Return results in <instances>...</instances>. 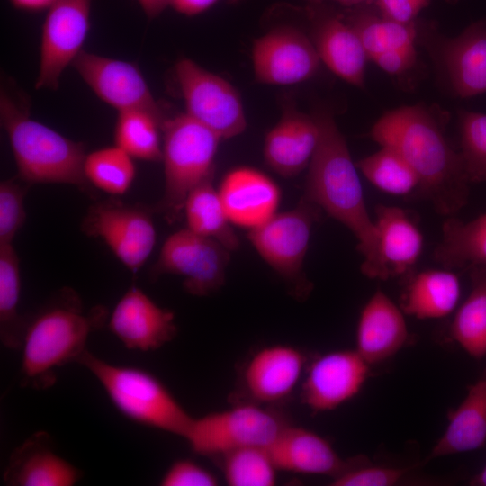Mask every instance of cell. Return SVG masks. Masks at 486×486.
<instances>
[{"instance_id":"cell-1","label":"cell","mask_w":486,"mask_h":486,"mask_svg":"<svg viewBox=\"0 0 486 486\" xmlns=\"http://www.w3.org/2000/svg\"><path fill=\"white\" fill-rule=\"evenodd\" d=\"M440 119L424 105L403 106L382 115L370 136L400 153L418 177L417 193L436 213L451 217L467 203L470 183L461 154L446 138Z\"/></svg>"},{"instance_id":"cell-2","label":"cell","mask_w":486,"mask_h":486,"mask_svg":"<svg viewBox=\"0 0 486 486\" xmlns=\"http://www.w3.org/2000/svg\"><path fill=\"white\" fill-rule=\"evenodd\" d=\"M312 116L319 128V143L308 166L303 197L354 234L364 256L361 272L370 278L378 236L365 205L357 166L333 115L321 109Z\"/></svg>"},{"instance_id":"cell-3","label":"cell","mask_w":486,"mask_h":486,"mask_svg":"<svg viewBox=\"0 0 486 486\" xmlns=\"http://www.w3.org/2000/svg\"><path fill=\"white\" fill-rule=\"evenodd\" d=\"M107 310H86L75 290H58L31 318L22 334L20 382L23 387L46 390L57 382V369L78 361L92 332L105 323Z\"/></svg>"},{"instance_id":"cell-4","label":"cell","mask_w":486,"mask_h":486,"mask_svg":"<svg viewBox=\"0 0 486 486\" xmlns=\"http://www.w3.org/2000/svg\"><path fill=\"white\" fill-rule=\"evenodd\" d=\"M0 112L21 180L30 184H70L91 197L96 196L84 173V143L31 118L28 111L4 91Z\"/></svg>"},{"instance_id":"cell-5","label":"cell","mask_w":486,"mask_h":486,"mask_svg":"<svg viewBox=\"0 0 486 486\" xmlns=\"http://www.w3.org/2000/svg\"><path fill=\"white\" fill-rule=\"evenodd\" d=\"M77 363L97 379L112 404L125 417L184 436L193 417L157 376L140 367L108 363L87 349Z\"/></svg>"},{"instance_id":"cell-6","label":"cell","mask_w":486,"mask_h":486,"mask_svg":"<svg viewBox=\"0 0 486 486\" xmlns=\"http://www.w3.org/2000/svg\"><path fill=\"white\" fill-rule=\"evenodd\" d=\"M221 139L212 130L180 113L162 123V162L165 188L154 212L168 224L183 215L188 194L202 182L214 177L215 158Z\"/></svg>"},{"instance_id":"cell-7","label":"cell","mask_w":486,"mask_h":486,"mask_svg":"<svg viewBox=\"0 0 486 486\" xmlns=\"http://www.w3.org/2000/svg\"><path fill=\"white\" fill-rule=\"evenodd\" d=\"M321 212L318 205L302 196L293 209L277 212L248 230V238L256 251L300 295L309 293L311 289L303 263L313 225L320 220Z\"/></svg>"},{"instance_id":"cell-8","label":"cell","mask_w":486,"mask_h":486,"mask_svg":"<svg viewBox=\"0 0 486 486\" xmlns=\"http://www.w3.org/2000/svg\"><path fill=\"white\" fill-rule=\"evenodd\" d=\"M286 424L274 412L242 404L193 418L183 438L204 456H220L250 446H267Z\"/></svg>"},{"instance_id":"cell-9","label":"cell","mask_w":486,"mask_h":486,"mask_svg":"<svg viewBox=\"0 0 486 486\" xmlns=\"http://www.w3.org/2000/svg\"><path fill=\"white\" fill-rule=\"evenodd\" d=\"M185 113L221 140L243 133L247 120L238 91L226 79L183 58L175 67Z\"/></svg>"},{"instance_id":"cell-10","label":"cell","mask_w":486,"mask_h":486,"mask_svg":"<svg viewBox=\"0 0 486 486\" xmlns=\"http://www.w3.org/2000/svg\"><path fill=\"white\" fill-rule=\"evenodd\" d=\"M80 228L87 237L102 239L134 274L145 264L156 244L157 233L151 212L114 198L94 202Z\"/></svg>"},{"instance_id":"cell-11","label":"cell","mask_w":486,"mask_h":486,"mask_svg":"<svg viewBox=\"0 0 486 486\" xmlns=\"http://www.w3.org/2000/svg\"><path fill=\"white\" fill-rule=\"evenodd\" d=\"M230 251L219 241L185 228L164 242L150 275L171 274L184 278V290L195 296L218 291L225 282Z\"/></svg>"},{"instance_id":"cell-12","label":"cell","mask_w":486,"mask_h":486,"mask_svg":"<svg viewBox=\"0 0 486 486\" xmlns=\"http://www.w3.org/2000/svg\"><path fill=\"white\" fill-rule=\"evenodd\" d=\"M92 0H56L41 33L36 89L56 90L66 68L80 53L90 28Z\"/></svg>"},{"instance_id":"cell-13","label":"cell","mask_w":486,"mask_h":486,"mask_svg":"<svg viewBox=\"0 0 486 486\" xmlns=\"http://www.w3.org/2000/svg\"><path fill=\"white\" fill-rule=\"evenodd\" d=\"M251 58L256 80L272 86L304 82L316 74L320 62L312 40L291 25L275 27L256 39Z\"/></svg>"},{"instance_id":"cell-14","label":"cell","mask_w":486,"mask_h":486,"mask_svg":"<svg viewBox=\"0 0 486 486\" xmlns=\"http://www.w3.org/2000/svg\"><path fill=\"white\" fill-rule=\"evenodd\" d=\"M71 65L95 94L118 112L144 110L166 119L135 64L83 50Z\"/></svg>"},{"instance_id":"cell-15","label":"cell","mask_w":486,"mask_h":486,"mask_svg":"<svg viewBox=\"0 0 486 486\" xmlns=\"http://www.w3.org/2000/svg\"><path fill=\"white\" fill-rule=\"evenodd\" d=\"M369 366L356 349L320 356L312 362L302 382V402L314 412L337 409L360 392Z\"/></svg>"},{"instance_id":"cell-16","label":"cell","mask_w":486,"mask_h":486,"mask_svg":"<svg viewBox=\"0 0 486 486\" xmlns=\"http://www.w3.org/2000/svg\"><path fill=\"white\" fill-rule=\"evenodd\" d=\"M111 332L130 350H157L177 333L173 311L158 306L132 285L114 306L108 321Z\"/></svg>"},{"instance_id":"cell-17","label":"cell","mask_w":486,"mask_h":486,"mask_svg":"<svg viewBox=\"0 0 486 486\" xmlns=\"http://www.w3.org/2000/svg\"><path fill=\"white\" fill-rule=\"evenodd\" d=\"M217 190L230 222L248 230L277 213L281 202L276 183L251 166L230 170Z\"/></svg>"},{"instance_id":"cell-18","label":"cell","mask_w":486,"mask_h":486,"mask_svg":"<svg viewBox=\"0 0 486 486\" xmlns=\"http://www.w3.org/2000/svg\"><path fill=\"white\" fill-rule=\"evenodd\" d=\"M266 449L277 471L329 475L332 478L356 465L369 462L363 455L344 460L317 433L288 424Z\"/></svg>"},{"instance_id":"cell-19","label":"cell","mask_w":486,"mask_h":486,"mask_svg":"<svg viewBox=\"0 0 486 486\" xmlns=\"http://www.w3.org/2000/svg\"><path fill=\"white\" fill-rule=\"evenodd\" d=\"M374 224L378 242L370 278L388 280L409 274L424 245L423 235L410 212L381 203L375 208Z\"/></svg>"},{"instance_id":"cell-20","label":"cell","mask_w":486,"mask_h":486,"mask_svg":"<svg viewBox=\"0 0 486 486\" xmlns=\"http://www.w3.org/2000/svg\"><path fill=\"white\" fill-rule=\"evenodd\" d=\"M82 472L60 456L49 433L38 431L11 454L3 474L9 486H73Z\"/></svg>"},{"instance_id":"cell-21","label":"cell","mask_w":486,"mask_h":486,"mask_svg":"<svg viewBox=\"0 0 486 486\" xmlns=\"http://www.w3.org/2000/svg\"><path fill=\"white\" fill-rule=\"evenodd\" d=\"M318 143L319 128L313 116L289 104L265 138L264 159L276 174L293 177L308 168Z\"/></svg>"},{"instance_id":"cell-22","label":"cell","mask_w":486,"mask_h":486,"mask_svg":"<svg viewBox=\"0 0 486 486\" xmlns=\"http://www.w3.org/2000/svg\"><path fill=\"white\" fill-rule=\"evenodd\" d=\"M304 355L289 345H270L256 351L244 370V384L256 401L273 403L289 396L305 364Z\"/></svg>"},{"instance_id":"cell-23","label":"cell","mask_w":486,"mask_h":486,"mask_svg":"<svg viewBox=\"0 0 486 486\" xmlns=\"http://www.w3.org/2000/svg\"><path fill=\"white\" fill-rule=\"evenodd\" d=\"M408 337L402 310L385 292L377 290L360 313L356 350L371 365L395 355Z\"/></svg>"},{"instance_id":"cell-24","label":"cell","mask_w":486,"mask_h":486,"mask_svg":"<svg viewBox=\"0 0 486 486\" xmlns=\"http://www.w3.org/2000/svg\"><path fill=\"white\" fill-rule=\"evenodd\" d=\"M312 42L320 61L346 82L363 87L367 54L356 31L339 14H312Z\"/></svg>"},{"instance_id":"cell-25","label":"cell","mask_w":486,"mask_h":486,"mask_svg":"<svg viewBox=\"0 0 486 486\" xmlns=\"http://www.w3.org/2000/svg\"><path fill=\"white\" fill-rule=\"evenodd\" d=\"M446 69L456 94L463 98L486 93V21L468 26L446 43Z\"/></svg>"},{"instance_id":"cell-26","label":"cell","mask_w":486,"mask_h":486,"mask_svg":"<svg viewBox=\"0 0 486 486\" xmlns=\"http://www.w3.org/2000/svg\"><path fill=\"white\" fill-rule=\"evenodd\" d=\"M486 443V378L470 386L468 392L449 414L448 425L427 460L470 452Z\"/></svg>"},{"instance_id":"cell-27","label":"cell","mask_w":486,"mask_h":486,"mask_svg":"<svg viewBox=\"0 0 486 486\" xmlns=\"http://www.w3.org/2000/svg\"><path fill=\"white\" fill-rule=\"evenodd\" d=\"M460 294V281L453 270H423L410 279L400 309L418 319H440L454 310Z\"/></svg>"},{"instance_id":"cell-28","label":"cell","mask_w":486,"mask_h":486,"mask_svg":"<svg viewBox=\"0 0 486 486\" xmlns=\"http://www.w3.org/2000/svg\"><path fill=\"white\" fill-rule=\"evenodd\" d=\"M433 256L443 268L451 270L486 267V213L466 222L447 217Z\"/></svg>"},{"instance_id":"cell-29","label":"cell","mask_w":486,"mask_h":486,"mask_svg":"<svg viewBox=\"0 0 486 486\" xmlns=\"http://www.w3.org/2000/svg\"><path fill=\"white\" fill-rule=\"evenodd\" d=\"M213 178L202 182L188 194L183 210L186 228L219 241L230 252L235 251L239 248V239L212 184Z\"/></svg>"},{"instance_id":"cell-30","label":"cell","mask_w":486,"mask_h":486,"mask_svg":"<svg viewBox=\"0 0 486 486\" xmlns=\"http://www.w3.org/2000/svg\"><path fill=\"white\" fill-rule=\"evenodd\" d=\"M341 16L359 36L369 59L391 50L415 48L414 22L391 20L364 5L352 7Z\"/></svg>"},{"instance_id":"cell-31","label":"cell","mask_w":486,"mask_h":486,"mask_svg":"<svg viewBox=\"0 0 486 486\" xmlns=\"http://www.w3.org/2000/svg\"><path fill=\"white\" fill-rule=\"evenodd\" d=\"M467 271L472 290L454 314L449 333L466 353L481 358L486 355V267Z\"/></svg>"},{"instance_id":"cell-32","label":"cell","mask_w":486,"mask_h":486,"mask_svg":"<svg viewBox=\"0 0 486 486\" xmlns=\"http://www.w3.org/2000/svg\"><path fill=\"white\" fill-rule=\"evenodd\" d=\"M21 271L13 243L0 244V338L10 349H19L26 319L20 316Z\"/></svg>"},{"instance_id":"cell-33","label":"cell","mask_w":486,"mask_h":486,"mask_svg":"<svg viewBox=\"0 0 486 486\" xmlns=\"http://www.w3.org/2000/svg\"><path fill=\"white\" fill-rule=\"evenodd\" d=\"M163 122L144 110L118 112L115 145L133 158L159 162L162 160Z\"/></svg>"},{"instance_id":"cell-34","label":"cell","mask_w":486,"mask_h":486,"mask_svg":"<svg viewBox=\"0 0 486 486\" xmlns=\"http://www.w3.org/2000/svg\"><path fill=\"white\" fill-rule=\"evenodd\" d=\"M357 168L376 188L392 195L418 192L419 180L410 164L395 149L381 146L375 153L357 163Z\"/></svg>"},{"instance_id":"cell-35","label":"cell","mask_w":486,"mask_h":486,"mask_svg":"<svg viewBox=\"0 0 486 486\" xmlns=\"http://www.w3.org/2000/svg\"><path fill=\"white\" fill-rule=\"evenodd\" d=\"M84 173L93 187L120 196L131 186L136 166L133 158L115 145L86 154Z\"/></svg>"},{"instance_id":"cell-36","label":"cell","mask_w":486,"mask_h":486,"mask_svg":"<svg viewBox=\"0 0 486 486\" xmlns=\"http://www.w3.org/2000/svg\"><path fill=\"white\" fill-rule=\"evenodd\" d=\"M222 470L230 486H273L276 482L275 468L266 446H250L223 455Z\"/></svg>"},{"instance_id":"cell-37","label":"cell","mask_w":486,"mask_h":486,"mask_svg":"<svg viewBox=\"0 0 486 486\" xmlns=\"http://www.w3.org/2000/svg\"><path fill=\"white\" fill-rule=\"evenodd\" d=\"M461 157L469 183L486 182V114L459 113Z\"/></svg>"},{"instance_id":"cell-38","label":"cell","mask_w":486,"mask_h":486,"mask_svg":"<svg viewBox=\"0 0 486 486\" xmlns=\"http://www.w3.org/2000/svg\"><path fill=\"white\" fill-rule=\"evenodd\" d=\"M30 184L18 178L0 184V244L13 243L24 223V198Z\"/></svg>"},{"instance_id":"cell-39","label":"cell","mask_w":486,"mask_h":486,"mask_svg":"<svg viewBox=\"0 0 486 486\" xmlns=\"http://www.w3.org/2000/svg\"><path fill=\"white\" fill-rule=\"evenodd\" d=\"M412 467L373 466L370 462L356 465L335 476L332 486H392Z\"/></svg>"},{"instance_id":"cell-40","label":"cell","mask_w":486,"mask_h":486,"mask_svg":"<svg viewBox=\"0 0 486 486\" xmlns=\"http://www.w3.org/2000/svg\"><path fill=\"white\" fill-rule=\"evenodd\" d=\"M159 482L162 486H215L218 479L198 463L184 458L173 462Z\"/></svg>"},{"instance_id":"cell-41","label":"cell","mask_w":486,"mask_h":486,"mask_svg":"<svg viewBox=\"0 0 486 486\" xmlns=\"http://www.w3.org/2000/svg\"><path fill=\"white\" fill-rule=\"evenodd\" d=\"M378 12L386 18L411 23L429 0H374Z\"/></svg>"},{"instance_id":"cell-42","label":"cell","mask_w":486,"mask_h":486,"mask_svg":"<svg viewBox=\"0 0 486 486\" xmlns=\"http://www.w3.org/2000/svg\"><path fill=\"white\" fill-rule=\"evenodd\" d=\"M417 59L415 48L400 49L382 53L373 60L385 72L400 75L410 69Z\"/></svg>"},{"instance_id":"cell-43","label":"cell","mask_w":486,"mask_h":486,"mask_svg":"<svg viewBox=\"0 0 486 486\" xmlns=\"http://www.w3.org/2000/svg\"><path fill=\"white\" fill-rule=\"evenodd\" d=\"M222 0H171L170 6L176 12L194 16L200 14Z\"/></svg>"},{"instance_id":"cell-44","label":"cell","mask_w":486,"mask_h":486,"mask_svg":"<svg viewBox=\"0 0 486 486\" xmlns=\"http://www.w3.org/2000/svg\"><path fill=\"white\" fill-rule=\"evenodd\" d=\"M142 10L149 19L158 16L166 7L170 6L171 0H137Z\"/></svg>"},{"instance_id":"cell-45","label":"cell","mask_w":486,"mask_h":486,"mask_svg":"<svg viewBox=\"0 0 486 486\" xmlns=\"http://www.w3.org/2000/svg\"><path fill=\"white\" fill-rule=\"evenodd\" d=\"M18 9L25 11H40L49 9L56 0H10Z\"/></svg>"},{"instance_id":"cell-46","label":"cell","mask_w":486,"mask_h":486,"mask_svg":"<svg viewBox=\"0 0 486 486\" xmlns=\"http://www.w3.org/2000/svg\"><path fill=\"white\" fill-rule=\"evenodd\" d=\"M306 1H309L311 4H320L326 0H306ZM330 1H334L342 5L352 8V7L365 5L366 4H369L373 2L374 0H330Z\"/></svg>"},{"instance_id":"cell-47","label":"cell","mask_w":486,"mask_h":486,"mask_svg":"<svg viewBox=\"0 0 486 486\" xmlns=\"http://www.w3.org/2000/svg\"><path fill=\"white\" fill-rule=\"evenodd\" d=\"M470 484L474 486H486V465L470 481Z\"/></svg>"}]
</instances>
